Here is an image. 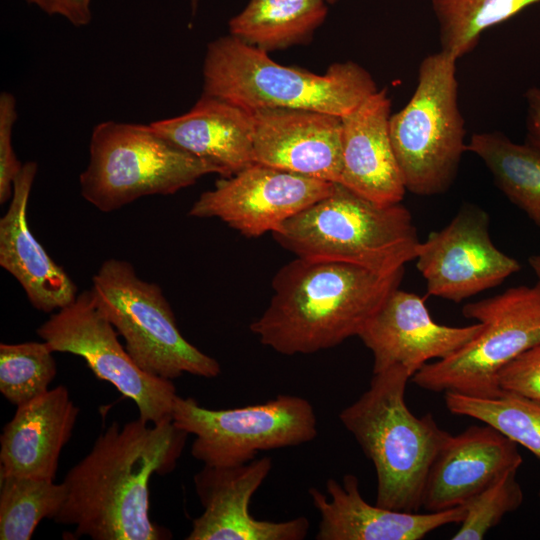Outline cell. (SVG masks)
Wrapping results in <instances>:
<instances>
[{
	"label": "cell",
	"mask_w": 540,
	"mask_h": 540,
	"mask_svg": "<svg viewBox=\"0 0 540 540\" xmlns=\"http://www.w3.org/2000/svg\"><path fill=\"white\" fill-rule=\"evenodd\" d=\"M188 435L172 420L113 422L66 473V498L53 521L73 526L77 538L170 539L150 517L149 481L173 471Z\"/></svg>",
	"instance_id": "cell-1"
},
{
	"label": "cell",
	"mask_w": 540,
	"mask_h": 540,
	"mask_svg": "<svg viewBox=\"0 0 540 540\" xmlns=\"http://www.w3.org/2000/svg\"><path fill=\"white\" fill-rule=\"evenodd\" d=\"M403 276L404 268L379 273L343 261L296 256L274 276L268 307L250 330L261 344L283 355L335 347L360 334Z\"/></svg>",
	"instance_id": "cell-2"
},
{
	"label": "cell",
	"mask_w": 540,
	"mask_h": 540,
	"mask_svg": "<svg viewBox=\"0 0 540 540\" xmlns=\"http://www.w3.org/2000/svg\"><path fill=\"white\" fill-rule=\"evenodd\" d=\"M411 377L401 367L373 373L369 388L338 417L374 465L376 504L418 512L429 468L450 433L431 414L418 417L409 410Z\"/></svg>",
	"instance_id": "cell-3"
},
{
	"label": "cell",
	"mask_w": 540,
	"mask_h": 540,
	"mask_svg": "<svg viewBox=\"0 0 540 540\" xmlns=\"http://www.w3.org/2000/svg\"><path fill=\"white\" fill-rule=\"evenodd\" d=\"M377 90L370 73L353 61L319 75L280 65L231 34L209 43L204 58L203 94L248 111L303 109L343 117Z\"/></svg>",
	"instance_id": "cell-4"
},
{
	"label": "cell",
	"mask_w": 540,
	"mask_h": 540,
	"mask_svg": "<svg viewBox=\"0 0 540 540\" xmlns=\"http://www.w3.org/2000/svg\"><path fill=\"white\" fill-rule=\"evenodd\" d=\"M272 235L297 257L343 261L379 273L404 268L420 244L405 206L377 203L339 183Z\"/></svg>",
	"instance_id": "cell-5"
},
{
	"label": "cell",
	"mask_w": 540,
	"mask_h": 540,
	"mask_svg": "<svg viewBox=\"0 0 540 540\" xmlns=\"http://www.w3.org/2000/svg\"><path fill=\"white\" fill-rule=\"evenodd\" d=\"M223 170L171 143L150 125L104 121L92 131L82 197L112 212L150 195H170Z\"/></svg>",
	"instance_id": "cell-6"
},
{
	"label": "cell",
	"mask_w": 540,
	"mask_h": 540,
	"mask_svg": "<svg viewBox=\"0 0 540 540\" xmlns=\"http://www.w3.org/2000/svg\"><path fill=\"white\" fill-rule=\"evenodd\" d=\"M456 61L441 50L423 58L411 98L390 116V139L401 176L406 191L416 195L446 192L467 151Z\"/></svg>",
	"instance_id": "cell-7"
},
{
	"label": "cell",
	"mask_w": 540,
	"mask_h": 540,
	"mask_svg": "<svg viewBox=\"0 0 540 540\" xmlns=\"http://www.w3.org/2000/svg\"><path fill=\"white\" fill-rule=\"evenodd\" d=\"M90 291L146 373L171 381L185 373L204 378L220 374L218 361L181 334L161 287L141 279L130 262L105 260L92 277Z\"/></svg>",
	"instance_id": "cell-8"
},
{
	"label": "cell",
	"mask_w": 540,
	"mask_h": 540,
	"mask_svg": "<svg viewBox=\"0 0 540 540\" xmlns=\"http://www.w3.org/2000/svg\"><path fill=\"white\" fill-rule=\"evenodd\" d=\"M462 314L480 322L481 331L452 355L424 365L411 380L431 392L496 396L499 371L540 344V281L467 303Z\"/></svg>",
	"instance_id": "cell-9"
},
{
	"label": "cell",
	"mask_w": 540,
	"mask_h": 540,
	"mask_svg": "<svg viewBox=\"0 0 540 540\" xmlns=\"http://www.w3.org/2000/svg\"><path fill=\"white\" fill-rule=\"evenodd\" d=\"M171 418L178 428L194 435L192 456L211 467L239 466L254 460L260 451L302 445L318 434L312 404L294 395L219 410L177 395Z\"/></svg>",
	"instance_id": "cell-10"
},
{
	"label": "cell",
	"mask_w": 540,
	"mask_h": 540,
	"mask_svg": "<svg viewBox=\"0 0 540 540\" xmlns=\"http://www.w3.org/2000/svg\"><path fill=\"white\" fill-rule=\"evenodd\" d=\"M36 332L53 352L82 357L98 379L135 402L141 420L154 425L172 420L177 396L172 381L152 376L134 362L90 290L52 313Z\"/></svg>",
	"instance_id": "cell-11"
},
{
	"label": "cell",
	"mask_w": 540,
	"mask_h": 540,
	"mask_svg": "<svg viewBox=\"0 0 540 540\" xmlns=\"http://www.w3.org/2000/svg\"><path fill=\"white\" fill-rule=\"evenodd\" d=\"M336 183L253 163L217 180L188 215L218 218L249 238L274 232L286 220L327 197Z\"/></svg>",
	"instance_id": "cell-12"
},
{
	"label": "cell",
	"mask_w": 540,
	"mask_h": 540,
	"mask_svg": "<svg viewBox=\"0 0 540 540\" xmlns=\"http://www.w3.org/2000/svg\"><path fill=\"white\" fill-rule=\"evenodd\" d=\"M489 224L483 209L465 204L446 227L420 242L416 267L429 295L459 303L497 287L521 269L493 244Z\"/></svg>",
	"instance_id": "cell-13"
},
{
	"label": "cell",
	"mask_w": 540,
	"mask_h": 540,
	"mask_svg": "<svg viewBox=\"0 0 540 540\" xmlns=\"http://www.w3.org/2000/svg\"><path fill=\"white\" fill-rule=\"evenodd\" d=\"M272 469L262 457L234 467L204 468L194 476L203 512L192 522L187 540H303L310 522L300 516L286 521L254 518L249 503Z\"/></svg>",
	"instance_id": "cell-14"
},
{
	"label": "cell",
	"mask_w": 540,
	"mask_h": 540,
	"mask_svg": "<svg viewBox=\"0 0 540 540\" xmlns=\"http://www.w3.org/2000/svg\"><path fill=\"white\" fill-rule=\"evenodd\" d=\"M481 329L480 322L463 327L438 324L422 297L398 288L358 337L373 355V373L401 367L413 376L431 360L455 353Z\"/></svg>",
	"instance_id": "cell-15"
},
{
	"label": "cell",
	"mask_w": 540,
	"mask_h": 540,
	"mask_svg": "<svg viewBox=\"0 0 540 540\" xmlns=\"http://www.w3.org/2000/svg\"><path fill=\"white\" fill-rule=\"evenodd\" d=\"M251 112L254 163L339 183L342 170L341 117L286 108Z\"/></svg>",
	"instance_id": "cell-16"
},
{
	"label": "cell",
	"mask_w": 540,
	"mask_h": 540,
	"mask_svg": "<svg viewBox=\"0 0 540 540\" xmlns=\"http://www.w3.org/2000/svg\"><path fill=\"white\" fill-rule=\"evenodd\" d=\"M522 461L517 444L490 425L450 434L429 468L422 508L438 512L463 506L506 472L518 470Z\"/></svg>",
	"instance_id": "cell-17"
},
{
	"label": "cell",
	"mask_w": 540,
	"mask_h": 540,
	"mask_svg": "<svg viewBox=\"0 0 540 540\" xmlns=\"http://www.w3.org/2000/svg\"><path fill=\"white\" fill-rule=\"evenodd\" d=\"M309 494L320 515L317 540H421L464 517L463 506L420 513L372 505L363 498L359 480L352 474L341 483L329 479L326 494L316 488H310Z\"/></svg>",
	"instance_id": "cell-18"
},
{
	"label": "cell",
	"mask_w": 540,
	"mask_h": 540,
	"mask_svg": "<svg viewBox=\"0 0 540 540\" xmlns=\"http://www.w3.org/2000/svg\"><path fill=\"white\" fill-rule=\"evenodd\" d=\"M391 99L377 90L342 120L339 184L381 204L401 203L406 188L392 147Z\"/></svg>",
	"instance_id": "cell-19"
},
{
	"label": "cell",
	"mask_w": 540,
	"mask_h": 540,
	"mask_svg": "<svg viewBox=\"0 0 540 540\" xmlns=\"http://www.w3.org/2000/svg\"><path fill=\"white\" fill-rule=\"evenodd\" d=\"M38 164L29 161L16 177L9 207L0 219V266L22 286L31 305L52 313L71 304L77 286L32 234L28 201Z\"/></svg>",
	"instance_id": "cell-20"
},
{
	"label": "cell",
	"mask_w": 540,
	"mask_h": 540,
	"mask_svg": "<svg viewBox=\"0 0 540 540\" xmlns=\"http://www.w3.org/2000/svg\"><path fill=\"white\" fill-rule=\"evenodd\" d=\"M78 414L63 385L17 406L0 436V474L55 480Z\"/></svg>",
	"instance_id": "cell-21"
},
{
	"label": "cell",
	"mask_w": 540,
	"mask_h": 540,
	"mask_svg": "<svg viewBox=\"0 0 540 540\" xmlns=\"http://www.w3.org/2000/svg\"><path fill=\"white\" fill-rule=\"evenodd\" d=\"M159 135L231 176L253 161V115L223 99L202 95L185 114L154 121Z\"/></svg>",
	"instance_id": "cell-22"
},
{
	"label": "cell",
	"mask_w": 540,
	"mask_h": 540,
	"mask_svg": "<svg viewBox=\"0 0 540 540\" xmlns=\"http://www.w3.org/2000/svg\"><path fill=\"white\" fill-rule=\"evenodd\" d=\"M325 0H250L229 32L264 51L308 42L327 15Z\"/></svg>",
	"instance_id": "cell-23"
},
{
	"label": "cell",
	"mask_w": 540,
	"mask_h": 540,
	"mask_svg": "<svg viewBox=\"0 0 540 540\" xmlns=\"http://www.w3.org/2000/svg\"><path fill=\"white\" fill-rule=\"evenodd\" d=\"M467 151L484 162L497 187L540 228V150L490 131L474 133Z\"/></svg>",
	"instance_id": "cell-24"
},
{
	"label": "cell",
	"mask_w": 540,
	"mask_h": 540,
	"mask_svg": "<svg viewBox=\"0 0 540 540\" xmlns=\"http://www.w3.org/2000/svg\"><path fill=\"white\" fill-rule=\"evenodd\" d=\"M540 0H431L440 50L457 60L474 50L484 31Z\"/></svg>",
	"instance_id": "cell-25"
},
{
	"label": "cell",
	"mask_w": 540,
	"mask_h": 540,
	"mask_svg": "<svg viewBox=\"0 0 540 540\" xmlns=\"http://www.w3.org/2000/svg\"><path fill=\"white\" fill-rule=\"evenodd\" d=\"M447 409L490 425L540 459V402L501 390L492 397L445 393Z\"/></svg>",
	"instance_id": "cell-26"
},
{
	"label": "cell",
	"mask_w": 540,
	"mask_h": 540,
	"mask_svg": "<svg viewBox=\"0 0 540 540\" xmlns=\"http://www.w3.org/2000/svg\"><path fill=\"white\" fill-rule=\"evenodd\" d=\"M65 498L63 482L0 474V539H31L44 518L54 519Z\"/></svg>",
	"instance_id": "cell-27"
},
{
	"label": "cell",
	"mask_w": 540,
	"mask_h": 540,
	"mask_svg": "<svg viewBox=\"0 0 540 540\" xmlns=\"http://www.w3.org/2000/svg\"><path fill=\"white\" fill-rule=\"evenodd\" d=\"M56 373L46 342L0 344V392L10 403L19 406L46 393Z\"/></svg>",
	"instance_id": "cell-28"
},
{
	"label": "cell",
	"mask_w": 540,
	"mask_h": 540,
	"mask_svg": "<svg viewBox=\"0 0 540 540\" xmlns=\"http://www.w3.org/2000/svg\"><path fill=\"white\" fill-rule=\"evenodd\" d=\"M517 470H511L471 497L464 505L461 526L453 540H481L502 518L517 510L523 501V491L516 480Z\"/></svg>",
	"instance_id": "cell-29"
},
{
	"label": "cell",
	"mask_w": 540,
	"mask_h": 540,
	"mask_svg": "<svg viewBox=\"0 0 540 540\" xmlns=\"http://www.w3.org/2000/svg\"><path fill=\"white\" fill-rule=\"evenodd\" d=\"M17 119L16 99L3 91L0 95V203L11 199L13 184L23 164L17 159L12 144L13 127Z\"/></svg>",
	"instance_id": "cell-30"
},
{
	"label": "cell",
	"mask_w": 540,
	"mask_h": 540,
	"mask_svg": "<svg viewBox=\"0 0 540 540\" xmlns=\"http://www.w3.org/2000/svg\"><path fill=\"white\" fill-rule=\"evenodd\" d=\"M500 390L540 402V344L522 352L497 375Z\"/></svg>",
	"instance_id": "cell-31"
},
{
	"label": "cell",
	"mask_w": 540,
	"mask_h": 540,
	"mask_svg": "<svg viewBox=\"0 0 540 540\" xmlns=\"http://www.w3.org/2000/svg\"><path fill=\"white\" fill-rule=\"evenodd\" d=\"M50 15H59L74 26H85L91 21L92 0H25Z\"/></svg>",
	"instance_id": "cell-32"
},
{
	"label": "cell",
	"mask_w": 540,
	"mask_h": 540,
	"mask_svg": "<svg viewBox=\"0 0 540 540\" xmlns=\"http://www.w3.org/2000/svg\"><path fill=\"white\" fill-rule=\"evenodd\" d=\"M527 104L526 142L540 150V87H531L524 93Z\"/></svg>",
	"instance_id": "cell-33"
},
{
	"label": "cell",
	"mask_w": 540,
	"mask_h": 540,
	"mask_svg": "<svg viewBox=\"0 0 540 540\" xmlns=\"http://www.w3.org/2000/svg\"><path fill=\"white\" fill-rule=\"evenodd\" d=\"M532 266H533V269H534L535 273L537 274V276H538V278L540 280V255H536L533 258Z\"/></svg>",
	"instance_id": "cell-34"
},
{
	"label": "cell",
	"mask_w": 540,
	"mask_h": 540,
	"mask_svg": "<svg viewBox=\"0 0 540 540\" xmlns=\"http://www.w3.org/2000/svg\"><path fill=\"white\" fill-rule=\"evenodd\" d=\"M192 6V10L195 11L197 7L198 0H189Z\"/></svg>",
	"instance_id": "cell-35"
},
{
	"label": "cell",
	"mask_w": 540,
	"mask_h": 540,
	"mask_svg": "<svg viewBox=\"0 0 540 540\" xmlns=\"http://www.w3.org/2000/svg\"><path fill=\"white\" fill-rule=\"evenodd\" d=\"M327 4H334L337 0H325Z\"/></svg>",
	"instance_id": "cell-36"
},
{
	"label": "cell",
	"mask_w": 540,
	"mask_h": 540,
	"mask_svg": "<svg viewBox=\"0 0 540 540\" xmlns=\"http://www.w3.org/2000/svg\"><path fill=\"white\" fill-rule=\"evenodd\" d=\"M539 498H540V492H539Z\"/></svg>",
	"instance_id": "cell-37"
}]
</instances>
